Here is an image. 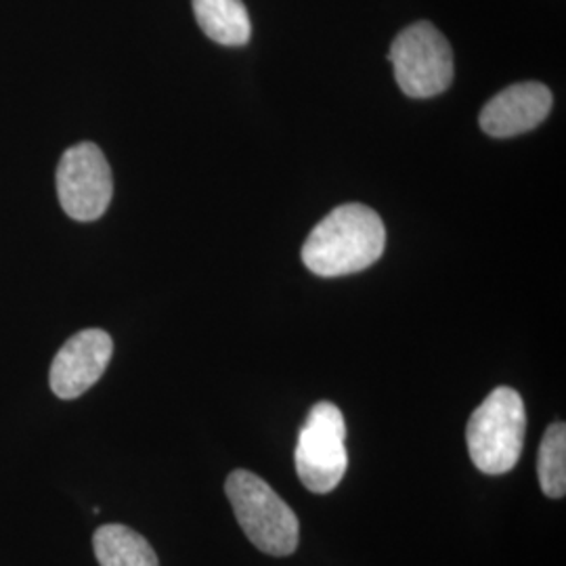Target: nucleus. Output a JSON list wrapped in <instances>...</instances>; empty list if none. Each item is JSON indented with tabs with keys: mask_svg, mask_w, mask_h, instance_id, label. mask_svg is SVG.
Segmentation results:
<instances>
[{
	"mask_svg": "<svg viewBox=\"0 0 566 566\" xmlns=\"http://www.w3.org/2000/svg\"><path fill=\"white\" fill-rule=\"evenodd\" d=\"M386 248L380 214L364 203L334 208L303 245V263L319 277H343L376 263Z\"/></svg>",
	"mask_w": 566,
	"mask_h": 566,
	"instance_id": "f257e3e1",
	"label": "nucleus"
},
{
	"mask_svg": "<svg viewBox=\"0 0 566 566\" xmlns=\"http://www.w3.org/2000/svg\"><path fill=\"white\" fill-rule=\"evenodd\" d=\"M525 432L523 397L510 386L495 388L468 420L465 443L472 464L491 476L514 470L523 453Z\"/></svg>",
	"mask_w": 566,
	"mask_h": 566,
	"instance_id": "f03ea898",
	"label": "nucleus"
},
{
	"mask_svg": "<svg viewBox=\"0 0 566 566\" xmlns=\"http://www.w3.org/2000/svg\"><path fill=\"white\" fill-rule=\"evenodd\" d=\"M227 497L248 539L271 556H290L301 539V523L292 507L250 470H233L224 483Z\"/></svg>",
	"mask_w": 566,
	"mask_h": 566,
	"instance_id": "7ed1b4c3",
	"label": "nucleus"
},
{
	"mask_svg": "<svg viewBox=\"0 0 566 566\" xmlns=\"http://www.w3.org/2000/svg\"><path fill=\"white\" fill-rule=\"evenodd\" d=\"M395 78L407 97L428 99L446 93L453 81V51L446 36L428 21H418L390 46Z\"/></svg>",
	"mask_w": 566,
	"mask_h": 566,
	"instance_id": "20e7f679",
	"label": "nucleus"
},
{
	"mask_svg": "<svg viewBox=\"0 0 566 566\" xmlns=\"http://www.w3.org/2000/svg\"><path fill=\"white\" fill-rule=\"evenodd\" d=\"M343 411L329 401L313 405L294 453L298 479L313 493H329L340 485L348 465L344 447Z\"/></svg>",
	"mask_w": 566,
	"mask_h": 566,
	"instance_id": "39448f33",
	"label": "nucleus"
},
{
	"mask_svg": "<svg viewBox=\"0 0 566 566\" xmlns=\"http://www.w3.org/2000/svg\"><path fill=\"white\" fill-rule=\"evenodd\" d=\"M112 168L95 143H78L61 156L57 196L61 208L74 221H97L112 202Z\"/></svg>",
	"mask_w": 566,
	"mask_h": 566,
	"instance_id": "423d86ee",
	"label": "nucleus"
},
{
	"mask_svg": "<svg viewBox=\"0 0 566 566\" xmlns=\"http://www.w3.org/2000/svg\"><path fill=\"white\" fill-rule=\"evenodd\" d=\"M114 353L112 336L103 329H82L63 344L51 364V390L65 401L78 399L105 374Z\"/></svg>",
	"mask_w": 566,
	"mask_h": 566,
	"instance_id": "0eeeda50",
	"label": "nucleus"
},
{
	"mask_svg": "<svg viewBox=\"0 0 566 566\" xmlns=\"http://www.w3.org/2000/svg\"><path fill=\"white\" fill-rule=\"evenodd\" d=\"M552 93L542 82L512 84L497 93L481 112V128L489 137L506 139L533 130L546 120Z\"/></svg>",
	"mask_w": 566,
	"mask_h": 566,
	"instance_id": "6e6552de",
	"label": "nucleus"
},
{
	"mask_svg": "<svg viewBox=\"0 0 566 566\" xmlns=\"http://www.w3.org/2000/svg\"><path fill=\"white\" fill-rule=\"evenodd\" d=\"M193 13L210 41L224 46L250 41L252 23L242 0H193Z\"/></svg>",
	"mask_w": 566,
	"mask_h": 566,
	"instance_id": "1a4fd4ad",
	"label": "nucleus"
},
{
	"mask_svg": "<svg viewBox=\"0 0 566 566\" xmlns=\"http://www.w3.org/2000/svg\"><path fill=\"white\" fill-rule=\"evenodd\" d=\"M99 566H160L142 533L124 525H103L93 535Z\"/></svg>",
	"mask_w": 566,
	"mask_h": 566,
	"instance_id": "9d476101",
	"label": "nucleus"
},
{
	"mask_svg": "<svg viewBox=\"0 0 566 566\" xmlns=\"http://www.w3.org/2000/svg\"><path fill=\"white\" fill-rule=\"evenodd\" d=\"M539 486L552 500H560L566 493V426L556 422L549 426L539 446L537 458Z\"/></svg>",
	"mask_w": 566,
	"mask_h": 566,
	"instance_id": "9b49d317",
	"label": "nucleus"
}]
</instances>
